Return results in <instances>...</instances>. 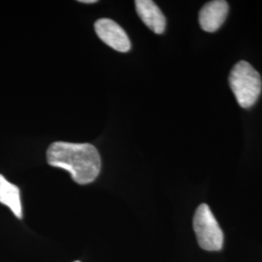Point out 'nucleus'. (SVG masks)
<instances>
[{"mask_svg":"<svg viewBox=\"0 0 262 262\" xmlns=\"http://www.w3.org/2000/svg\"><path fill=\"white\" fill-rule=\"evenodd\" d=\"M48 163L68 171L79 185L93 183L101 170L97 149L89 143L55 142L47 150Z\"/></svg>","mask_w":262,"mask_h":262,"instance_id":"f257e3e1","label":"nucleus"},{"mask_svg":"<svg viewBox=\"0 0 262 262\" xmlns=\"http://www.w3.org/2000/svg\"><path fill=\"white\" fill-rule=\"evenodd\" d=\"M228 82L237 102L243 108L252 107L261 94V77L253 66L245 60L233 66Z\"/></svg>","mask_w":262,"mask_h":262,"instance_id":"f03ea898","label":"nucleus"},{"mask_svg":"<svg viewBox=\"0 0 262 262\" xmlns=\"http://www.w3.org/2000/svg\"><path fill=\"white\" fill-rule=\"evenodd\" d=\"M193 228L200 248L210 252H217L223 249V230L207 204L197 207L193 216Z\"/></svg>","mask_w":262,"mask_h":262,"instance_id":"7ed1b4c3","label":"nucleus"},{"mask_svg":"<svg viewBox=\"0 0 262 262\" xmlns=\"http://www.w3.org/2000/svg\"><path fill=\"white\" fill-rule=\"evenodd\" d=\"M94 29L97 36L109 47L122 53H126L130 50L131 43L128 35L123 28L113 19H97L94 24Z\"/></svg>","mask_w":262,"mask_h":262,"instance_id":"20e7f679","label":"nucleus"},{"mask_svg":"<svg viewBox=\"0 0 262 262\" xmlns=\"http://www.w3.org/2000/svg\"><path fill=\"white\" fill-rule=\"evenodd\" d=\"M228 9V3L224 0L208 2L199 12L200 27L207 32H215L224 25Z\"/></svg>","mask_w":262,"mask_h":262,"instance_id":"39448f33","label":"nucleus"},{"mask_svg":"<svg viewBox=\"0 0 262 262\" xmlns=\"http://www.w3.org/2000/svg\"><path fill=\"white\" fill-rule=\"evenodd\" d=\"M135 8L142 21L157 34L164 32L166 19L159 6L150 0L135 1Z\"/></svg>","mask_w":262,"mask_h":262,"instance_id":"423d86ee","label":"nucleus"},{"mask_svg":"<svg viewBox=\"0 0 262 262\" xmlns=\"http://www.w3.org/2000/svg\"><path fill=\"white\" fill-rule=\"evenodd\" d=\"M0 203L9 207L18 219L23 217L19 187L8 182L0 174Z\"/></svg>","mask_w":262,"mask_h":262,"instance_id":"0eeeda50","label":"nucleus"},{"mask_svg":"<svg viewBox=\"0 0 262 262\" xmlns=\"http://www.w3.org/2000/svg\"><path fill=\"white\" fill-rule=\"evenodd\" d=\"M79 2H81V3H95L96 2V0H80Z\"/></svg>","mask_w":262,"mask_h":262,"instance_id":"6e6552de","label":"nucleus"},{"mask_svg":"<svg viewBox=\"0 0 262 262\" xmlns=\"http://www.w3.org/2000/svg\"><path fill=\"white\" fill-rule=\"evenodd\" d=\"M74 262H80V261H74Z\"/></svg>","mask_w":262,"mask_h":262,"instance_id":"1a4fd4ad","label":"nucleus"}]
</instances>
